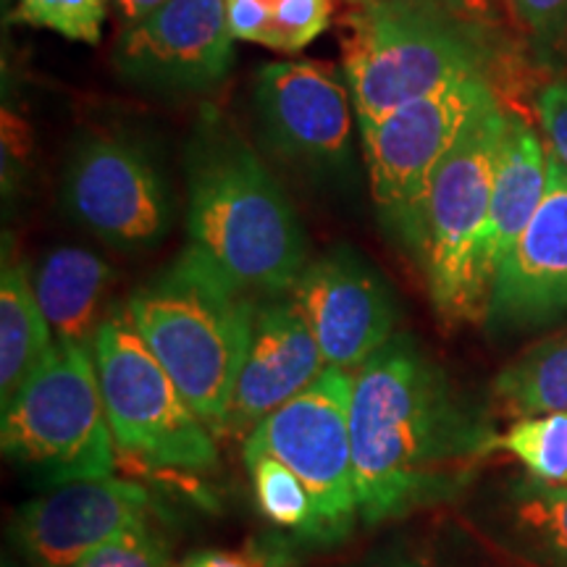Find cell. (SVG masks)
I'll use <instances>...</instances> for the list:
<instances>
[{
	"mask_svg": "<svg viewBox=\"0 0 567 567\" xmlns=\"http://www.w3.org/2000/svg\"><path fill=\"white\" fill-rule=\"evenodd\" d=\"M103 405L116 450L153 471L210 473L216 434L189 408L158 358L134 329L126 305L109 310L92 342Z\"/></svg>",
	"mask_w": 567,
	"mask_h": 567,
	"instance_id": "7",
	"label": "cell"
},
{
	"mask_svg": "<svg viewBox=\"0 0 567 567\" xmlns=\"http://www.w3.org/2000/svg\"><path fill=\"white\" fill-rule=\"evenodd\" d=\"M507 452L530 476L567 486V413L515 421L496 434L494 452Z\"/></svg>",
	"mask_w": 567,
	"mask_h": 567,
	"instance_id": "24",
	"label": "cell"
},
{
	"mask_svg": "<svg viewBox=\"0 0 567 567\" xmlns=\"http://www.w3.org/2000/svg\"><path fill=\"white\" fill-rule=\"evenodd\" d=\"M105 9L109 0H17L11 19L38 30H51L84 45H97Z\"/></svg>",
	"mask_w": 567,
	"mask_h": 567,
	"instance_id": "25",
	"label": "cell"
},
{
	"mask_svg": "<svg viewBox=\"0 0 567 567\" xmlns=\"http://www.w3.org/2000/svg\"><path fill=\"white\" fill-rule=\"evenodd\" d=\"M289 538H264L243 549H205L182 559L176 567H292Z\"/></svg>",
	"mask_w": 567,
	"mask_h": 567,
	"instance_id": "28",
	"label": "cell"
},
{
	"mask_svg": "<svg viewBox=\"0 0 567 567\" xmlns=\"http://www.w3.org/2000/svg\"><path fill=\"white\" fill-rule=\"evenodd\" d=\"M187 234L245 295H289L310 264L308 234L292 200L237 134H200L187 158Z\"/></svg>",
	"mask_w": 567,
	"mask_h": 567,
	"instance_id": "2",
	"label": "cell"
},
{
	"mask_svg": "<svg viewBox=\"0 0 567 567\" xmlns=\"http://www.w3.org/2000/svg\"><path fill=\"white\" fill-rule=\"evenodd\" d=\"M515 24L542 59L565 55L567 0H505Z\"/></svg>",
	"mask_w": 567,
	"mask_h": 567,
	"instance_id": "27",
	"label": "cell"
},
{
	"mask_svg": "<svg viewBox=\"0 0 567 567\" xmlns=\"http://www.w3.org/2000/svg\"><path fill=\"white\" fill-rule=\"evenodd\" d=\"M289 297L313 331L326 363L344 371L363 365L400 326V305L389 281L352 247L310 260Z\"/></svg>",
	"mask_w": 567,
	"mask_h": 567,
	"instance_id": "12",
	"label": "cell"
},
{
	"mask_svg": "<svg viewBox=\"0 0 567 567\" xmlns=\"http://www.w3.org/2000/svg\"><path fill=\"white\" fill-rule=\"evenodd\" d=\"M53 344L51 323L34 297L30 266L11 258L6 247L0 274V405L19 392Z\"/></svg>",
	"mask_w": 567,
	"mask_h": 567,
	"instance_id": "20",
	"label": "cell"
},
{
	"mask_svg": "<svg viewBox=\"0 0 567 567\" xmlns=\"http://www.w3.org/2000/svg\"><path fill=\"white\" fill-rule=\"evenodd\" d=\"M255 302L189 245L124 302L134 329L216 439L245 363Z\"/></svg>",
	"mask_w": 567,
	"mask_h": 567,
	"instance_id": "3",
	"label": "cell"
},
{
	"mask_svg": "<svg viewBox=\"0 0 567 567\" xmlns=\"http://www.w3.org/2000/svg\"><path fill=\"white\" fill-rule=\"evenodd\" d=\"M455 17L471 21L481 30L492 32L499 24V0H436Z\"/></svg>",
	"mask_w": 567,
	"mask_h": 567,
	"instance_id": "30",
	"label": "cell"
},
{
	"mask_svg": "<svg viewBox=\"0 0 567 567\" xmlns=\"http://www.w3.org/2000/svg\"><path fill=\"white\" fill-rule=\"evenodd\" d=\"M567 310V168L549 153L547 195L496 271L488 318L542 323Z\"/></svg>",
	"mask_w": 567,
	"mask_h": 567,
	"instance_id": "17",
	"label": "cell"
},
{
	"mask_svg": "<svg viewBox=\"0 0 567 567\" xmlns=\"http://www.w3.org/2000/svg\"><path fill=\"white\" fill-rule=\"evenodd\" d=\"M350 423L365 528L455 502L496 439L408 331L352 371Z\"/></svg>",
	"mask_w": 567,
	"mask_h": 567,
	"instance_id": "1",
	"label": "cell"
},
{
	"mask_svg": "<svg viewBox=\"0 0 567 567\" xmlns=\"http://www.w3.org/2000/svg\"><path fill=\"white\" fill-rule=\"evenodd\" d=\"M163 3H168V0H113V6H116L118 17H122L124 27L130 24H137L145 17H151L155 9H161Z\"/></svg>",
	"mask_w": 567,
	"mask_h": 567,
	"instance_id": "31",
	"label": "cell"
},
{
	"mask_svg": "<svg viewBox=\"0 0 567 567\" xmlns=\"http://www.w3.org/2000/svg\"><path fill=\"white\" fill-rule=\"evenodd\" d=\"M350 402L352 371L329 365L243 442V455H271L302 481L316 507L318 547L344 542L360 526Z\"/></svg>",
	"mask_w": 567,
	"mask_h": 567,
	"instance_id": "9",
	"label": "cell"
},
{
	"mask_svg": "<svg viewBox=\"0 0 567 567\" xmlns=\"http://www.w3.org/2000/svg\"><path fill=\"white\" fill-rule=\"evenodd\" d=\"M34 297L51 323L55 342L90 347L101 329L113 271L84 247H53L30 266Z\"/></svg>",
	"mask_w": 567,
	"mask_h": 567,
	"instance_id": "19",
	"label": "cell"
},
{
	"mask_svg": "<svg viewBox=\"0 0 567 567\" xmlns=\"http://www.w3.org/2000/svg\"><path fill=\"white\" fill-rule=\"evenodd\" d=\"M0 408V446L13 465L51 484L113 476L118 450L90 347L55 342Z\"/></svg>",
	"mask_w": 567,
	"mask_h": 567,
	"instance_id": "6",
	"label": "cell"
},
{
	"mask_svg": "<svg viewBox=\"0 0 567 567\" xmlns=\"http://www.w3.org/2000/svg\"><path fill=\"white\" fill-rule=\"evenodd\" d=\"M255 111L266 145L284 161L339 168L352 151V95L331 69L268 63L255 74Z\"/></svg>",
	"mask_w": 567,
	"mask_h": 567,
	"instance_id": "14",
	"label": "cell"
},
{
	"mask_svg": "<svg viewBox=\"0 0 567 567\" xmlns=\"http://www.w3.org/2000/svg\"><path fill=\"white\" fill-rule=\"evenodd\" d=\"M536 113L542 137L549 153L567 168V80L544 84L536 95Z\"/></svg>",
	"mask_w": 567,
	"mask_h": 567,
	"instance_id": "29",
	"label": "cell"
},
{
	"mask_svg": "<svg viewBox=\"0 0 567 567\" xmlns=\"http://www.w3.org/2000/svg\"><path fill=\"white\" fill-rule=\"evenodd\" d=\"M258 513L268 526L300 544H316V507L302 481L271 455H243Z\"/></svg>",
	"mask_w": 567,
	"mask_h": 567,
	"instance_id": "23",
	"label": "cell"
},
{
	"mask_svg": "<svg viewBox=\"0 0 567 567\" xmlns=\"http://www.w3.org/2000/svg\"><path fill=\"white\" fill-rule=\"evenodd\" d=\"M326 363L313 331L308 329L292 297H264L255 302L250 342L239 368L221 439L247 434L321 375Z\"/></svg>",
	"mask_w": 567,
	"mask_h": 567,
	"instance_id": "15",
	"label": "cell"
},
{
	"mask_svg": "<svg viewBox=\"0 0 567 567\" xmlns=\"http://www.w3.org/2000/svg\"><path fill=\"white\" fill-rule=\"evenodd\" d=\"M465 526L517 567H567V486L507 473L467 494Z\"/></svg>",
	"mask_w": 567,
	"mask_h": 567,
	"instance_id": "16",
	"label": "cell"
},
{
	"mask_svg": "<svg viewBox=\"0 0 567 567\" xmlns=\"http://www.w3.org/2000/svg\"><path fill=\"white\" fill-rule=\"evenodd\" d=\"M549 182V147L542 134L507 113L505 137H502L499 158L494 168L492 203H488V224L484 237V266L488 279L499 271L502 260L526 231L534 213L547 195Z\"/></svg>",
	"mask_w": 567,
	"mask_h": 567,
	"instance_id": "18",
	"label": "cell"
},
{
	"mask_svg": "<svg viewBox=\"0 0 567 567\" xmlns=\"http://www.w3.org/2000/svg\"><path fill=\"white\" fill-rule=\"evenodd\" d=\"M234 40L276 53L308 48L331 24V0H226Z\"/></svg>",
	"mask_w": 567,
	"mask_h": 567,
	"instance_id": "22",
	"label": "cell"
},
{
	"mask_svg": "<svg viewBox=\"0 0 567 567\" xmlns=\"http://www.w3.org/2000/svg\"><path fill=\"white\" fill-rule=\"evenodd\" d=\"M484 567H517V565L507 563V559H502V557H499V563H496V565H484Z\"/></svg>",
	"mask_w": 567,
	"mask_h": 567,
	"instance_id": "33",
	"label": "cell"
},
{
	"mask_svg": "<svg viewBox=\"0 0 567 567\" xmlns=\"http://www.w3.org/2000/svg\"><path fill=\"white\" fill-rule=\"evenodd\" d=\"M347 3H350V6H354V9H358V6H368V3H373V0H347Z\"/></svg>",
	"mask_w": 567,
	"mask_h": 567,
	"instance_id": "34",
	"label": "cell"
},
{
	"mask_svg": "<svg viewBox=\"0 0 567 567\" xmlns=\"http://www.w3.org/2000/svg\"><path fill=\"white\" fill-rule=\"evenodd\" d=\"M74 567H176L172 538L161 520H151L130 534L113 538Z\"/></svg>",
	"mask_w": 567,
	"mask_h": 567,
	"instance_id": "26",
	"label": "cell"
},
{
	"mask_svg": "<svg viewBox=\"0 0 567 567\" xmlns=\"http://www.w3.org/2000/svg\"><path fill=\"white\" fill-rule=\"evenodd\" d=\"M565 59H567V42H565Z\"/></svg>",
	"mask_w": 567,
	"mask_h": 567,
	"instance_id": "35",
	"label": "cell"
},
{
	"mask_svg": "<svg viewBox=\"0 0 567 567\" xmlns=\"http://www.w3.org/2000/svg\"><path fill=\"white\" fill-rule=\"evenodd\" d=\"M231 55L226 0H168L124 27L113 61L118 74L140 87L195 92L221 82Z\"/></svg>",
	"mask_w": 567,
	"mask_h": 567,
	"instance_id": "13",
	"label": "cell"
},
{
	"mask_svg": "<svg viewBox=\"0 0 567 567\" xmlns=\"http://www.w3.org/2000/svg\"><path fill=\"white\" fill-rule=\"evenodd\" d=\"M505 124L502 103L478 116L436 168L425 195L415 260L444 329L488 318L492 279L484 266V237Z\"/></svg>",
	"mask_w": 567,
	"mask_h": 567,
	"instance_id": "5",
	"label": "cell"
},
{
	"mask_svg": "<svg viewBox=\"0 0 567 567\" xmlns=\"http://www.w3.org/2000/svg\"><path fill=\"white\" fill-rule=\"evenodd\" d=\"M492 405L502 417L567 413V331L530 344L496 373Z\"/></svg>",
	"mask_w": 567,
	"mask_h": 567,
	"instance_id": "21",
	"label": "cell"
},
{
	"mask_svg": "<svg viewBox=\"0 0 567 567\" xmlns=\"http://www.w3.org/2000/svg\"><path fill=\"white\" fill-rule=\"evenodd\" d=\"M496 103L492 82L476 76L358 124L373 200L384 224L413 255L421 243L423 205L436 168L473 122Z\"/></svg>",
	"mask_w": 567,
	"mask_h": 567,
	"instance_id": "8",
	"label": "cell"
},
{
	"mask_svg": "<svg viewBox=\"0 0 567 567\" xmlns=\"http://www.w3.org/2000/svg\"><path fill=\"white\" fill-rule=\"evenodd\" d=\"M158 520L153 494L116 476L53 484L13 513L9 534L34 567H74L113 538Z\"/></svg>",
	"mask_w": 567,
	"mask_h": 567,
	"instance_id": "11",
	"label": "cell"
},
{
	"mask_svg": "<svg viewBox=\"0 0 567 567\" xmlns=\"http://www.w3.org/2000/svg\"><path fill=\"white\" fill-rule=\"evenodd\" d=\"M360 567H423L415 557L402 555V551H392V555H381L371 559V563H363Z\"/></svg>",
	"mask_w": 567,
	"mask_h": 567,
	"instance_id": "32",
	"label": "cell"
},
{
	"mask_svg": "<svg viewBox=\"0 0 567 567\" xmlns=\"http://www.w3.org/2000/svg\"><path fill=\"white\" fill-rule=\"evenodd\" d=\"M63 197L74 221L116 250H145L172 229L166 182L132 142L92 137L80 145L69 161Z\"/></svg>",
	"mask_w": 567,
	"mask_h": 567,
	"instance_id": "10",
	"label": "cell"
},
{
	"mask_svg": "<svg viewBox=\"0 0 567 567\" xmlns=\"http://www.w3.org/2000/svg\"><path fill=\"white\" fill-rule=\"evenodd\" d=\"M486 30L436 0H373L344 17L342 61L358 124L463 80H488Z\"/></svg>",
	"mask_w": 567,
	"mask_h": 567,
	"instance_id": "4",
	"label": "cell"
}]
</instances>
